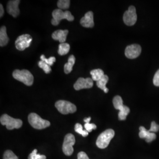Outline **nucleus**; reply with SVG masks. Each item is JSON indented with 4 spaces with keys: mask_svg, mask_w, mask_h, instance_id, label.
Wrapping results in <instances>:
<instances>
[{
    "mask_svg": "<svg viewBox=\"0 0 159 159\" xmlns=\"http://www.w3.org/2000/svg\"><path fill=\"white\" fill-rule=\"evenodd\" d=\"M29 123L33 128L37 130L46 129L50 125V123L48 120L43 119L37 114L32 113L28 117Z\"/></svg>",
    "mask_w": 159,
    "mask_h": 159,
    "instance_id": "obj_2",
    "label": "nucleus"
},
{
    "mask_svg": "<svg viewBox=\"0 0 159 159\" xmlns=\"http://www.w3.org/2000/svg\"><path fill=\"white\" fill-rule=\"evenodd\" d=\"M37 154V149H34V150L33 151L32 153L30 154V155L28 157V159H35L36 155Z\"/></svg>",
    "mask_w": 159,
    "mask_h": 159,
    "instance_id": "obj_31",
    "label": "nucleus"
},
{
    "mask_svg": "<svg viewBox=\"0 0 159 159\" xmlns=\"http://www.w3.org/2000/svg\"><path fill=\"white\" fill-rule=\"evenodd\" d=\"M113 103L114 108L120 111L119 113V119L120 120H125L127 115L130 111V108L123 104V100L119 96H116L114 97Z\"/></svg>",
    "mask_w": 159,
    "mask_h": 159,
    "instance_id": "obj_6",
    "label": "nucleus"
},
{
    "mask_svg": "<svg viewBox=\"0 0 159 159\" xmlns=\"http://www.w3.org/2000/svg\"><path fill=\"white\" fill-rule=\"evenodd\" d=\"M159 130V125L156 124L155 121H152L151 123V127L150 130L148 131L151 133H155V132H157Z\"/></svg>",
    "mask_w": 159,
    "mask_h": 159,
    "instance_id": "obj_27",
    "label": "nucleus"
},
{
    "mask_svg": "<svg viewBox=\"0 0 159 159\" xmlns=\"http://www.w3.org/2000/svg\"><path fill=\"white\" fill-rule=\"evenodd\" d=\"M35 159H46V156L45 155H41L37 154Z\"/></svg>",
    "mask_w": 159,
    "mask_h": 159,
    "instance_id": "obj_32",
    "label": "nucleus"
},
{
    "mask_svg": "<svg viewBox=\"0 0 159 159\" xmlns=\"http://www.w3.org/2000/svg\"><path fill=\"white\" fill-rule=\"evenodd\" d=\"M9 41V38L7 34V29L5 26H2L0 29V46H6Z\"/></svg>",
    "mask_w": 159,
    "mask_h": 159,
    "instance_id": "obj_17",
    "label": "nucleus"
},
{
    "mask_svg": "<svg viewBox=\"0 0 159 159\" xmlns=\"http://www.w3.org/2000/svg\"><path fill=\"white\" fill-rule=\"evenodd\" d=\"M75 131L83 137H87L89 135V132L87 130H83V126L80 123H76L74 127Z\"/></svg>",
    "mask_w": 159,
    "mask_h": 159,
    "instance_id": "obj_22",
    "label": "nucleus"
},
{
    "mask_svg": "<svg viewBox=\"0 0 159 159\" xmlns=\"http://www.w3.org/2000/svg\"><path fill=\"white\" fill-rule=\"evenodd\" d=\"M32 40V37L29 34L21 35L16 41V47L19 51H24L25 48L30 47Z\"/></svg>",
    "mask_w": 159,
    "mask_h": 159,
    "instance_id": "obj_10",
    "label": "nucleus"
},
{
    "mask_svg": "<svg viewBox=\"0 0 159 159\" xmlns=\"http://www.w3.org/2000/svg\"><path fill=\"white\" fill-rule=\"evenodd\" d=\"M75 61V58L73 55L70 56L68 59V62L64 65V73L68 74L71 72L74 63Z\"/></svg>",
    "mask_w": 159,
    "mask_h": 159,
    "instance_id": "obj_19",
    "label": "nucleus"
},
{
    "mask_svg": "<svg viewBox=\"0 0 159 159\" xmlns=\"http://www.w3.org/2000/svg\"><path fill=\"white\" fill-rule=\"evenodd\" d=\"M52 19L51 20V24L53 25H57L60 23L61 20L63 19H66L69 21H73L74 20V17L69 11H63L60 9L54 10L52 13Z\"/></svg>",
    "mask_w": 159,
    "mask_h": 159,
    "instance_id": "obj_5",
    "label": "nucleus"
},
{
    "mask_svg": "<svg viewBox=\"0 0 159 159\" xmlns=\"http://www.w3.org/2000/svg\"><path fill=\"white\" fill-rule=\"evenodd\" d=\"M142 48L138 44L128 46L125 50V56L130 59H134L139 57L141 53Z\"/></svg>",
    "mask_w": 159,
    "mask_h": 159,
    "instance_id": "obj_11",
    "label": "nucleus"
},
{
    "mask_svg": "<svg viewBox=\"0 0 159 159\" xmlns=\"http://www.w3.org/2000/svg\"><path fill=\"white\" fill-rule=\"evenodd\" d=\"M91 120V117H87V118H85L84 119V121L85 122V123H90V121Z\"/></svg>",
    "mask_w": 159,
    "mask_h": 159,
    "instance_id": "obj_34",
    "label": "nucleus"
},
{
    "mask_svg": "<svg viewBox=\"0 0 159 159\" xmlns=\"http://www.w3.org/2000/svg\"><path fill=\"white\" fill-rule=\"evenodd\" d=\"M114 134L115 132L113 129H107L103 131L97 139V146L101 149L106 148L113 138Z\"/></svg>",
    "mask_w": 159,
    "mask_h": 159,
    "instance_id": "obj_3",
    "label": "nucleus"
},
{
    "mask_svg": "<svg viewBox=\"0 0 159 159\" xmlns=\"http://www.w3.org/2000/svg\"><path fill=\"white\" fill-rule=\"evenodd\" d=\"M93 86V80L91 78L84 79L80 77L77 80L74 84V89L75 90H80L81 89H90Z\"/></svg>",
    "mask_w": 159,
    "mask_h": 159,
    "instance_id": "obj_12",
    "label": "nucleus"
},
{
    "mask_svg": "<svg viewBox=\"0 0 159 159\" xmlns=\"http://www.w3.org/2000/svg\"><path fill=\"white\" fill-rule=\"evenodd\" d=\"M85 130L87 131L89 133L91 132L92 130H95L97 129V126L95 124H90V123H85L84 125Z\"/></svg>",
    "mask_w": 159,
    "mask_h": 159,
    "instance_id": "obj_28",
    "label": "nucleus"
},
{
    "mask_svg": "<svg viewBox=\"0 0 159 159\" xmlns=\"http://www.w3.org/2000/svg\"><path fill=\"white\" fill-rule=\"evenodd\" d=\"M90 74L92 76V79L93 81H97L101 79L102 77L105 75L104 74V71L101 69H96L90 71Z\"/></svg>",
    "mask_w": 159,
    "mask_h": 159,
    "instance_id": "obj_20",
    "label": "nucleus"
},
{
    "mask_svg": "<svg viewBox=\"0 0 159 159\" xmlns=\"http://www.w3.org/2000/svg\"><path fill=\"white\" fill-rule=\"evenodd\" d=\"M70 47L68 43H61L59 45L58 47V53L61 55V56H64L67 54H68V52L70 51Z\"/></svg>",
    "mask_w": 159,
    "mask_h": 159,
    "instance_id": "obj_21",
    "label": "nucleus"
},
{
    "mask_svg": "<svg viewBox=\"0 0 159 159\" xmlns=\"http://www.w3.org/2000/svg\"><path fill=\"white\" fill-rule=\"evenodd\" d=\"M139 137L141 139H145L146 142L150 143L153 142L156 139V134L154 133H151L146 130L143 126H141L139 128Z\"/></svg>",
    "mask_w": 159,
    "mask_h": 159,
    "instance_id": "obj_15",
    "label": "nucleus"
},
{
    "mask_svg": "<svg viewBox=\"0 0 159 159\" xmlns=\"http://www.w3.org/2000/svg\"><path fill=\"white\" fill-rule=\"evenodd\" d=\"M154 85L159 87V70L157 71L153 78Z\"/></svg>",
    "mask_w": 159,
    "mask_h": 159,
    "instance_id": "obj_29",
    "label": "nucleus"
},
{
    "mask_svg": "<svg viewBox=\"0 0 159 159\" xmlns=\"http://www.w3.org/2000/svg\"><path fill=\"white\" fill-rule=\"evenodd\" d=\"M55 106L58 111L63 114L74 113L77 110V107L74 104L66 100L57 101Z\"/></svg>",
    "mask_w": 159,
    "mask_h": 159,
    "instance_id": "obj_7",
    "label": "nucleus"
},
{
    "mask_svg": "<svg viewBox=\"0 0 159 159\" xmlns=\"http://www.w3.org/2000/svg\"><path fill=\"white\" fill-rule=\"evenodd\" d=\"M41 60L44 62H46L47 64H48L49 66H52L53 64V63H54L56 60V58L54 57H50L48 58H46L44 55H41Z\"/></svg>",
    "mask_w": 159,
    "mask_h": 159,
    "instance_id": "obj_26",
    "label": "nucleus"
},
{
    "mask_svg": "<svg viewBox=\"0 0 159 159\" xmlns=\"http://www.w3.org/2000/svg\"><path fill=\"white\" fill-rule=\"evenodd\" d=\"M70 0H60L57 2V6L60 10H67L70 7Z\"/></svg>",
    "mask_w": 159,
    "mask_h": 159,
    "instance_id": "obj_23",
    "label": "nucleus"
},
{
    "mask_svg": "<svg viewBox=\"0 0 159 159\" xmlns=\"http://www.w3.org/2000/svg\"><path fill=\"white\" fill-rule=\"evenodd\" d=\"M3 159H18V158L11 150H7L4 154Z\"/></svg>",
    "mask_w": 159,
    "mask_h": 159,
    "instance_id": "obj_25",
    "label": "nucleus"
},
{
    "mask_svg": "<svg viewBox=\"0 0 159 159\" xmlns=\"http://www.w3.org/2000/svg\"><path fill=\"white\" fill-rule=\"evenodd\" d=\"M75 142V139L73 134L69 133L65 136L62 148L64 154H65L66 156H70L73 153V146Z\"/></svg>",
    "mask_w": 159,
    "mask_h": 159,
    "instance_id": "obj_8",
    "label": "nucleus"
},
{
    "mask_svg": "<svg viewBox=\"0 0 159 159\" xmlns=\"http://www.w3.org/2000/svg\"><path fill=\"white\" fill-rule=\"evenodd\" d=\"M12 76L15 79L28 86L33 85L34 83V77L27 70H16L12 73Z\"/></svg>",
    "mask_w": 159,
    "mask_h": 159,
    "instance_id": "obj_1",
    "label": "nucleus"
},
{
    "mask_svg": "<svg viewBox=\"0 0 159 159\" xmlns=\"http://www.w3.org/2000/svg\"><path fill=\"white\" fill-rule=\"evenodd\" d=\"M77 159H90L84 152H80L77 155Z\"/></svg>",
    "mask_w": 159,
    "mask_h": 159,
    "instance_id": "obj_30",
    "label": "nucleus"
},
{
    "mask_svg": "<svg viewBox=\"0 0 159 159\" xmlns=\"http://www.w3.org/2000/svg\"><path fill=\"white\" fill-rule=\"evenodd\" d=\"M38 64H39V67L42 68L44 70V71L46 73V74H48V73H50L51 72V68L50 67V66L47 64L46 62L41 60V61L39 62Z\"/></svg>",
    "mask_w": 159,
    "mask_h": 159,
    "instance_id": "obj_24",
    "label": "nucleus"
},
{
    "mask_svg": "<svg viewBox=\"0 0 159 159\" xmlns=\"http://www.w3.org/2000/svg\"><path fill=\"white\" fill-rule=\"evenodd\" d=\"M137 19V16L135 7L134 6H130L128 10L124 13V23L128 26H132L136 23Z\"/></svg>",
    "mask_w": 159,
    "mask_h": 159,
    "instance_id": "obj_9",
    "label": "nucleus"
},
{
    "mask_svg": "<svg viewBox=\"0 0 159 159\" xmlns=\"http://www.w3.org/2000/svg\"><path fill=\"white\" fill-rule=\"evenodd\" d=\"M0 122L2 125H6L7 129L10 130L14 129H20L23 125V121L21 120L12 118L7 114L1 116Z\"/></svg>",
    "mask_w": 159,
    "mask_h": 159,
    "instance_id": "obj_4",
    "label": "nucleus"
},
{
    "mask_svg": "<svg viewBox=\"0 0 159 159\" xmlns=\"http://www.w3.org/2000/svg\"><path fill=\"white\" fill-rule=\"evenodd\" d=\"M20 2V0H11L8 1L7 6V12L12 17L16 18L20 14V11L18 8Z\"/></svg>",
    "mask_w": 159,
    "mask_h": 159,
    "instance_id": "obj_13",
    "label": "nucleus"
},
{
    "mask_svg": "<svg viewBox=\"0 0 159 159\" xmlns=\"http://www.w3.org/2000/svg\"><path fill=\"white\" fill-rule=\"evenodd\" d=\"M4 8H3V6L1 4H0V17H2V16L4 15Z\"/></svg>",
    "mask_w": 159,
    "mask_h": 159,
    "instance_id": "obj_33",
    "label": "nucleus"
},
{
    "mask_svg": "<svg viewBox=\"0 0 159 159\" xmlns=\"http://www.w3.org/2000/svg\"><path fill=\"white\" fill-rule=\"evenodd\" d=\"M68 33V31L67 30H58L56 31H54L52 34V38L54 40L58 41L60 44L64 43L66 41L67 35Z\"/></svg>",
    "mask_w": 159,
    "mask_h": 159,
    "instance_id": "obj_16",
    "label": "nucleus"
},
{
    "mask_svg": "<svg viewBox=\"0 0 159 159\" xmlns=\"http://www.w3.org/2000/svg\"><path fill=\"white\" fill-rule=\"evenodd\" d=\"M80 24L85 28H93L94 26L93 12L89 11L85 13V16L80 20Z\"/></svg>",
    "mask_w": 159,
    "mask_h": 159,
    "instance_id": "obj_14",
    "label": "nucleus"
},
{
    "mask_svg": "<svg viewBox=\"0 0 159 159\" xmlns=\"http://www.w3.org/2000/svg\"><path fill=\"white\" fill-rule=\"evenodd\" d=\"M108 81V77L107 75H104L102 78L97 81V87L104 91L105 93H107L108 89L106 87V84Z\"/></svg>",
    "mask_w": 159,
    "mask_h": 159,
    "instance_id": "obj_18",
    "label": "nucleus"
}]
</instances>
